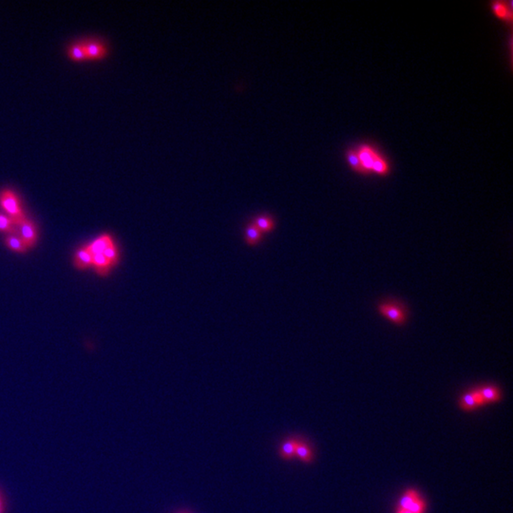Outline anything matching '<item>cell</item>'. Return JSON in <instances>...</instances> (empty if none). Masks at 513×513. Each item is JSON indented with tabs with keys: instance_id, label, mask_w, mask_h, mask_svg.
I'll return each mask as SVG.
<instances>
[{
	"instance_id": "cell-18",
	"label": "cell",
	"mask_w": 513,
	"mask_h": 513,
	"mask_svg": "<svg viewBox=\"0 0 513 513\" xmlns=\"http://www.w3.org/2000/svg\"><path fill=\"white\" fill-rule=\"evenodd\" d=\"M419 494L416 490H413V489H410L408 491L405 492L402 498L400 499V502H399V508L401 509H409L410 506L419 498Z\"/></svg>"
},
{
	"instance_id": "cell-19",
	"label": "cell",
	"mask_w": 513,
	"mask_h": 513,
	"mask_svg": "<svg viewBox=\"0 0 513 513\" xmlns=\"http://www.w3.org/2000/svg\"><path fill=\"white\" fill-rule=\"evenodd\" d=\"M0 231L8 233L9 235H17L18 230L12 219L7 215L0 213Z\"/></svg>"
},
{
	"instance_id": "cell-21",
	"label": "cell",
	"mask_w": 513,
	"mask_h": 513,
	"mask_svg": "<svg viewBox=\"0 0 513 513\" xmlns=\"http://www.w3.org/2000/svg\"><path fill=\"white\" fill-rule=\"evenodd\" d=\"M102 254L106 257V259L109 261L112 267L117 265L120 256H119L117 245L115 243L110 244V246L107 249H105V251Z\"/></svg>"
},
{
	"instance_id": "cell-6",
	"label": "cell",
	"mask_w": 513,
	"mask_h": 513,
	"mask_svg": "<svg viewBox=\"0 0 513 513\" xmlns=\"http://www.w3.org/2000/svg\"><path fill=\"white\" fill-rule=\"evenodd\" d=\"M83 43L88 60H100L106 57L108 49L104 43L99 40H87Z\"/></svg>"
},
{
	"instance_id": "cell-16",
	"label": "cell",
	"mask_w": 513,
	"mask_h": 513,
	"mask_svg": "<svg viewBox=\"0 0 513 513\" xmlns=\"http://www.w3.org/2000/svg\"><path fill=\"white\" fill-rule=\"evenodd\" d=\"M5 244L14 252L25 253L28 248L25 244L17 235H8L5 238Z\"/></svg>"
},
{
	"instance_id": "cell-8",
	"label": "cell",
	"mask_w": 513,
	"mask_h": 513,
	"mask_svg": "<svg viewBox=\"0 0 513 513\" xmlns=\"http://www.w3.org/2000/svg\"><path fill=\"white\" fill-rule=\"evenodd\" d=\"M113 243H114V241L111 236L109 234H103L99 238H97L96 240H94L92 244H90L85 247L92 255L102 254L105 251V249H107L110 244H113Z\"/></svg>"
},
{
	"instance_id": "cell-12",
	"label": "cell",
	"mask_w": 513,
	"mask_h": 513,
	"mask_svg": "<svg viewBox=\"0 0 513 513\" xmlns=\"http://www.w3.org/2000/svg\"><path fill=\"white\" fill-rule=\"evenodd\" d=\"M93 266L101 276H107L112 268L111 264L103 254L93 255Z\"/></svg>"
},
{
	"instance_id": "cell-17",
	"label": "cell",
	"mask_w": 513,
	"mask_h": 513,
	"mask_svg": "<svg viewBox=\"0 0 513 513\" xmlns=\"http://www.w3.org/2000/svg\"><path fill=\"white\" fill-rule=\"evenodd\" d=\"M298 440L296 439H288L287 441H285L282 446L280 448V456L283 458V459H292L296 455V448L298 445Z\"/></svg>"
},
{
	"instance_id": "cell-4",
	"label": "cell",
	"mask_w": 513,
	"mask_h": 513,
	"mask_svg": "<svg viewBox=\"0 0 513 513\" xmlns=\"http://www.w3.org/2000/svg\"><path fill=\"white\" fill-rule=\"evenodd\" d=\"M491 14L498 20L511 27L513 22L512 1L494 0L489 3Z\"/></svg>"
},
{
	"instance_id": "cell-2",
	"label": "cell",
	"mask_w": 513,
	"mask_h": 513,
	"mask_svg": "<svg viewBox=\"0 0 513 513\" xmlns=\"http://www.w3.org/2000/svg\"><path fill=\"white\" fill-rule=\"evenodd\" d=\"M0 205L6 211L9 218L12 219L17 228L27 219L21 206L20 199L15 191L8 188L2 189L0 191Z\"/></svg>"
},
{
	"instance_id": "cell-5",
	"label": "cell",
	"mask_w": 513,
	"mask_h": 513,
	"mask_svg": "<svg viewBox=\"0 0 513 513\" xmlns=\"http://www.w3.org/2000/svg\"><path fill=\"white\" fill-rule=\"evenodd\" d=\"M17 228H18L17 230H18L19 237L25 244L26 247L28 249L33 248L36 244L37 238H38L37 229H36V227L34 223L29 219H26Z\"/></svg>"
},
{
	"instance_id": "cell-14",
	"label": "cell",
	"mask_w": 513,
	"mask_h": 513,
	"mask_svg": "<svg viewBox=\"0 0 513 513\" xmlns=\"http://www.w3.org/2000/svg\"><path fill=\"white\" fill-rule=\"evenodd\" d=\"M345 159H346V163H347V166L350 168V169L353 170V172L357 173V174H360L362 175V169L361 166H360V162L358 159V156H357V153L354 148H350L348 149L346 152H345Z\"/></svg>"
},
{
	"instance_id": "cell-1",
	"label": "cell",
	"mask_w": 513,
	"mask_h": 513,
	"mask_svg": "<svg viewBox=\"0 0 513 513\" xmlns=\"http://www.w3.org/2000/svg\"><path fill=\"white\" fill-rule=\"evenodd\" d=\"M354 149L360 162L363 176L387 177L391 174V162L378 145L364 142L354 146Z\"/></svg>"
},
{
	"instance_id": "cell-23",
	"label": "cell",
	"mask_w": 513,
	"mask_h": 513,
	"mask_svg": "<svg viewBox=\"0 0 513 513\" xmlns=\"http://www.w3.org/2000/svg\"><path fill=\"white\" fill-rule=\"evenodd\" d=\"M0 513H6V505L1 491H0Z\"/></svg>"
},
{
	"instance_id": "cell-9",
	"label": "cell",
	"mask_w": 513,
	"mask_h": 513,
	"mask_svg": "<svg viewBox=\"0 0 513 513\" xmlns=\"http://www.w3.org/2000/svg\"><path fill=\"white\" fill-rule=\"evenodd\" d=\"M252 223L263 235L271 233L276 228L275 219L268 214H261L257 216Z\"/></svg>"
},
{
	"instance_id": "cell-7",
	"label": "cell",
	"mask_w": 513,
	"mask_h": 513,
	"mask_svg": "<svg viewBox=\"0 0 513 513\" xmlns=\"http://www.w3.org/2000/svg\"><path fill=\"white\" fill-rule=\"evenodd\" d=\"M482 405H485V402L480 396L478 390L465 394L460 399V407L465 411H472Z\"/></svg>"
},
{
	"instance_id": "cell-3",
	"label": "cell",
	"mask_w": 513,
	"mask_h": 513,
	"mask_svg": "<svg viewBox=\"0 0 513 513\" xmlns=\"http://www.w3.org/2000/svg\"><path fill=\"white\" fill-rule=\"evenodd\" d=\"M379 312L388 320L398 326H402L408 320V313L405 305L396 301H389L379 305Z\"/></svg>"
},
{
	"instance_id": "cell-10",
	"label": "cell",
	"mask_w": 513,
	"mask_h": 513,
	"mask_svg": "<svg viewBox=\"0 0 513 513\" xmlns=\"http://www.w3.org/2000/svg\"><path fill=\"white\" fill-rule=\"evenodd\" d=\"M262 238H263V234L253 224L252 222L246 226L245 230H244V240H245L246 244L250 246H256V245L261 244Z\"/></svg>"
},
{
	"instance_id": "cell-22",
	"label": "cell",
	"mask_w": 513,
	"mask_h": 513,
	"mask_svg": "<svg viewBox=\"0 0 513 513\" xmlns=\"http://www.w3.org/2000/svg\"><path fill=\"white\" fill-rule=\"evenodd\" d=\"M425 508H426V504L424 502V500L422 498H418L413 504H412L410 508L408 509L409 511H411L412 513H424L425 511Z\"/></svg>"
},
{
	"instance_id": "cell-11",
	"label": "cell",
	"mask_w": 513,
	"mask_h": 513,
	"mask_svg": "<svg viewBox=\"0 0 513 513\" xmlns=\"http://www.w3.org/2000/svg\"><path fill=\"white\" fill-rule=\"evenodd\" d=\"M75 264L78 269L84 270L93 266V255L86 247L79 249L75 257Z\"/></svg>"
},
{
	"instance_id": "cell-20",
	"label": "cell",
	"mask_w": 513,
	"mask_h": 513,
	"mask_svg": "<svg viewBox=\"0 0 513 513\" xmlns=\"http://www.w3.org/2000/svg\"><path fill=\"white\" fill-rule=\"evenodd\" d=\"M296 455L303 460V462H311L313 455H312L311 449L309 446L303 442H298V445L296 448Z\"/></svg>"
},
{
	"instance_id": "cell-15",
	"label": "cell",
	"mask_w": 513,
	"mask_h": 513,
	"mask_svg": "<svg viewBox=\"0 0 513 513\" xmlns=\"http://www.w3.org/2000/svg\"><path fill=\"white\" fill-rule=\"evenodd\" d=\"M67 55L69 58L76 62L88 60L85 51L84 43L77 42L70 45L67 50Z\"/></svg>"
},
{
	"instance_id": "cell-24",
	"label": "cell",
	"mask_w": 513,
	"mask_h": 513,
	"mask_svg": "<svg viewBox=\"0 0 513 513\" xmlns=\"http://www.w3.org/2000/svg\"><path fill=\"white\" fill-rule=\"evenodd\" d=\"M397 513H412V512H411V511H409V510H407V509H401V508H398V509H397Z\"/></svg>"
},
{
	"instance_id": "cell-13",
	"label": "cell",
	"mask_w": 513,
	"mask_h": 513,
	"mask_svg": "<svg viewBox=\"0 0 513 513\" xmlns=\"http://www.w3.org/2000/svg\"><path fill=\"white\" fill-rule=\"evenodd\" d=\"M478 392L485 404L494 403L499 401L501 398L500 391L495 386H485L478 389Z\"/></svg>"
}]
</instances>
